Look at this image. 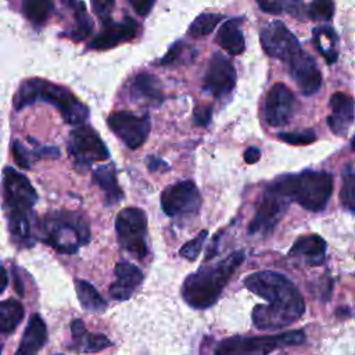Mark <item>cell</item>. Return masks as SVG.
<instances>
[{
    "label": "cell",
    "instance_id": "cell-30",
    "mask_svg": "<svg viewBox=\"0 0 355 355\" xmlns=\"http://www.w3.org/2000/svg\"><path fill=\"white\" fill-rule=\"evenodd\" d=\"M71 6L73 7V11H75V26L69 32V36L73 40L80 42L92 33L93 24L90 17L86 12V7L83 3H71Z\"/></svg>",
    "mask_w": 355,
    "mask_h": 355
},
{
    "label": "cell",
    "instance_id": "cell-40",
    "mask_svg": "<svg viewBox=\"0 0 355 355\" xmlns=\"http://www.w3.org/2000/svg\"><path fill=\"white\" fill-rule=\"evenodd\" d=\"M212 116V107L211 105H200L194 110V122L198 126H207Z\"/></svg>",
    "mask_w": 355,
    "mask_h": 355
},
{
    "label": "cell",
    "instance_id": "cell-8",
    "mask_svg": "<svg viewBox=\"0 0 355 355\" xmlns=\"http://www.w3.org/2000/svg\"><path fill=\"white\" fill-rule=\"evenodd\" d=\"M68 153L76 166L89 168L93 162L108 158V150L97 132L87 125H80L71 130L68 139Z\"/></svg>",
    "mask_w": 355,
    "mask_h": 355
},
{
    "label": "cell",
    "instance_id": "cell-20",
    "mask_svg": "<svg viewBox=\"0 0 355 355\" xmlns=\"http://www.w3.org/2000/svg\"><path fill=\"white\" fill-rule=\"evenodd\" d=\"M115 276V282L110 286V295L118 301L130 298L143 280V272L136 265L126 261L116 263Z\"/></svg>",
    "mask_w": 355,
    "mask_h": 355
},
{
    "label": "cell",
    "instance_id": "cell-1",
    "mask_svg": "<svg viewBox=\"0 0 355 355\" xmlns=\"http://www.w3.org/2000/svg\"><path fill=\"white\" fill-rule=\"evenodd\" d=\"M244 286L268 301V305H257L252 311V322L261 330L290 326L305 311L301 293L282 273L273 270L255 272L244 279Z\"/></svg>",
    "mask_w": 355,
    "mask_h": 355
},
{
    "label": "cell",
    "instance_id": "cell-4",
    "mask_svg": "<svg viewBox=\"0 0 355 355\" xmlns=\"http://www.w3.org/2000/svg\"><path fill=\"white\" fill-rule=\"evenodd\" d=\"M268 189L276 194L298 202L302 208L318 212L322 211L333 191V178L324 171H302L295 175L280 176Z\"/></svg>",
    "mask_w": 355,
    "mask_h": 355
},
{
    "label": "cell",
    "instance_id": "cell-18",
    "mask_svg": "<svg viewBox=\"0 0 355 355\" xmlns=\"http://www.w3.org/2000/svg\"><path fill=\"white\" fill-rule=\"evenodd\" d=\"M331 112L327 118L329 128L337 136H345L355 118V101L351 96L337 92L330 97Z\"/></svg>",
    "mask_w": 355,
    "mask_h": 355
},
{
    "label": "cell",
    "instance_id": "cell-38",
    "mask_svg": "<svg viewBox=\"0 0 355 355\" xmlns=\"http://www.w3.org/2000/svg\"><path fill=\"white\" fill-rule=\"evenodd\" d=\"M93 10L96 12V15L101 19L103 24L111 21V11L115 6L114 1H107V0H96L92 3Z\"/></svg>",
    "mask_w": 355,
    "mask_h": 355
},
{
    "label": "cell",
    "instance_id": "cell-13",
    "mask_svg": "<svg viewBox=\"0 0 355 355\" xmlns=\"http://www.w3.org/2000/svg\"><path fill=\"white\" fill-rule=\"evenodd\" d=\"M236 86V71L227 57L215 53L204 76V90L216 98L227 97Z\"/></svg>",
    "mask_w": 355,
    "mask_h": 355
},
{
    "label": "cell",
    "instance_id": "cell-31",
    "mask_svg": "<svg viewBox=\"0 0 355 355\" xmlns=\"http://www.w3.org/2000/svg\"><path fill=\"white\" fill-rule=\"evenodd\" d=\"M223 15L222 14H216V12H202L200 14L189 26L187 33L193 37H201V36H207L209 35L216 25L222 21Z\"/></svg>",
    "mask_w": 355,
    "mask_h": 355
},
{
    "label": "cell",
    "instance_id": "cell-44",
    "mask_svg": "<svg viewBox=\"0 0 355 355\" xmlns=\"http://www.w3.org/2000/svg\"><path fill=\"white\" fill-rule=\"evenodd\" d=\"M7 283H8V277H7V272L6 269L0 265V294L6 290L7 287Z\"/></svg>",
    "mask_w": 355,
    "mask_h": 355
},
{
    "label": "cell",
    "instance_id": "cell-23",
    "mask_svg": "<svg viewBox=\"0 0 355 355\" xmlns=\"http://www.w3.org/2000/svg\"><path fill=\"white\" fill-rule=\"evenodd\" d=\"M93 182L104 193L107 205H114L122 200L123 193L118 184L115 169L112 165H101L96 168L93 172Z\"/></svg>",
    "mask_w": 355,
    "mask_h": 355
},
{
    "label": "cell",
    "instance_id": "cell-16",
    "mask_svg": "<svg viewBox=\"0 0 355 355\" xmlns=\"http://www.w3.org/2000/svg\"><path fill=\"white\" fill-rule=\"evenodd\" d=\"M288 71L302 94L316 93L322 85V73L315 60L302 49L290 58Z\"/></svg>",
    "mask_w": 355,
    "mask_h": 355
},
{
    "label": "cell",
    "instance_id": "cell-2",
    "mask_svg": "<svg viewBox=\"0 0 355 355\" xmlns=\"http://www.w3.org/2000/svg\"><path fill=\"white\" fill-rule=\"evenodd\" d=\"M244 258V251L239 250L218 263L212 266H202L196 273L189 275L182 286L183 300L197 309L214 305Z\"/></svg>",
    "mask_w": 355,
    "mask_h": 355
},
{
    "label": "cell",
    "instance_id": "cell-46",
    "mask_svg": "<svg viewBox=\"0 0 355 355\" xmlns=\"http://www.w3.org/2000/svg\"><path fill=\"white\" fill-rule=\"evenodd\" d=\"M351 146H352V150L355 151V136L352 137V140H351Z\"/></svg>",
    "mask_w": 355,
    "mask_h": 355
},
{
    "label": "cell",
    "instance_id": "cell-11",
    "mask_svg": "<svg viewBox=\"0 0 355 355\" xmlns=\"http://www.w3.org/2000/svg\"><path fill=\"white\" fill-rule=\"evenodd\" d=\"M201 205V196L191 180H182L168 186L161 194V207L168 216L194 214Z\"/></svg>",
    "mask_w": 355,
    "mask_h": 355
},
{
    "label": "cell",
    "instance_id": "cell-43",
    "mask_svg": "<svg viewBox=\"0 0 355 355\" xmlns=\"http://www.w3.org/2000/svg\"><path fill=\"white\" fill-rule=\"evenodd\" d=\"M261 158V150L258 147H248L244 151V161L247 164H255Z\"/></svg>",
    "mask_w": 355,
    "mask_h": 355
},
{
    "label": "cell",
    "instance_id": "cell-28",
    "mask_svg": "<svg viewBox=\"0 0 355 355\" xmlns=\"http://www.w3.org/2000/svg\"><path fill=\"white\" fill-rule=\"evenodd\" d=\"M24 318V306L17 300L0 302V334H8L15 330Z\"/></svg>",
    "mask_w": 355,
    "mask_h": 355
},
{
    "label": "cell",
    "instance_id": "cell-27",
    "mask_svg": "<svg viewBox=\"0 0 355 355\" xmlns=\"http://www.w3.org/2000/svg\"><path fill=\"white\" fill-rule=\"evenodd\" d=\"M75 288L80 305L89 312H103L107 308L105 300L98 294V291L86 280H75Z\"/></svg>",
    "mask_w": 355,
    "mask_h": 355
},
{
    "label": "cell",
    "instance_id": "cell-10",
    "mask_svg": "<svg viewBox=\"0 0 355 355\" xmlns=\"http://www.w3.org/2000/svg\"><path fill=\"white\" fill-rule=\"evenodd\" d=\"M108 128L129 148L140 147L148 137L151 122L147 114L135 115L126 111H115L107 118Z\"/></svg>",
    "mask_w": 355,
    "mask_h": 355
},
{
    "label": "cell",
    "instance_id": "cell-45",
    "mask_svg": "<svg viewBox=\"0 0 355 355\" xmlns=\"http://www.w3.org/2000/svg\"><path fill=\"white\" fill-rule=\"evenodd\" d=\"M159 165H165V164L161 161V158H157V157H150V158H148V168H150L151 171L158 169Z\"/></svg>",
    "mask_w": 355,
    "mask_h": 355
},
{
    "label": "cell",
    "instance_id": "cell-21",
    "mask_svg": "<svg viewBox=\"0 0 355 355\" xmlns=\"http://www.w3.org/2000/svg\"><path fill=\"white\" fill-rule=\"evenodd\" d=\"M47 340V329L39 315H32L15 355H36Z\"/></svg>",
    "mask_w": 355,
    "mask_h": 355
},
{
    "label": "cell",
    "instance_id": "cell-29",
    "mask_svg": "<svg viewBox=\"0 0 355 355\" xmlns=\"http://www.w3.org/2000/svg\"><path fill=\"white\" fill-rule=\"evenodd\" d=\"M8 230L12 239L25 245H32V233H31V222L28 214H17L8 212Z\"/></svg>",
    "mask_w": 355,
    "mask_h": 355
},
{
    "label": "cell",
    "instance_id": "cell-25",
    "mask_svg": "<svg viewBox=\"0 0 355 355\" xmlns=\"http://www.w3.org/2000/svg\"><path fill=\"white\" fill-rule=\"evenodd\" d=\"M216 42L229 54H241L245 49V42L240 29V21L234 18L223 22L216 33Z\"/></svg>",
    "mask_w": 355,
    "mask_h": 355
},
{
    "label": "cell",
    "instance_id": "cell-22",
    "mask_svg": "<svg viewBox=\"0 0 355 355\" xmlns=\"http://www.w3.org/2000/svg\"><path fill=\"white\" fill-rule=\"evenodd\" d=\"M71 331L73 337L72 348L83 352H94L101 351L111 345V341L104 334L87 333L82 320L76 319L71 323Z\"/></svg>",
    "mask_w": 355,
    "mask_h": 355
},
{
    "label": "cell",
    "instance_id": "cell-39",
    "mask_svg": "<svg viewBox=\"0 0 355 355\" xmlns=\"http://www.w3.org/2000/svg\"><path fill=\"white\" fill-rule=\"evenodd\" d=\"M183 50H184V46H183L182 42L173 43V44L169 47L168 53L159 60V64H161V65H171V64H175V62L182 57Z\"/></svg>",
    "mask_w": 355,
    "mask_h": 355
},
{
    "label": "cell",
    "instance_id": "cell-7",
    "mask_svg": "<svg viewBox=\"0 0 355 355\" xmlns=\"http://www.w3.org/2000/svg\"><path fill=\"white\" fill-rule=\"evenodd\" d=\"M115 229L123 250L136 258H144L148 254L147 216L143 209L129 207L119 211L115 218Z\"/></svg>",
    "mask_w": 355,
    "mask_h": 355
},
{
    "label": "cell",
    "instance_id": "cell-24",
    "mask_svg": "<svg viewBox=\"0 0 355 355\" xmlns=\"http://www.w3.org/2000/svg\"><path fill=\"white\" fill-rule=\"evenodd\" d=\"M326 251V243L319 234H305L295 240L290 254H298L306 259L311 265H319L323 262Z\"/></svg>",
    "mask_w": 355,
    "mask_h": 355
},
{
    "label": "cell",
    "instance_id": "cell-33",
    "mask_svg": "<svg viewBox=\"0 0 355 355\" xmlns=\"http://www.w3.org/2000/svg\"><path fill=\"white\" fill-rule=\"evenodd\" d=\"M340 200L343 207L349 211H355V171H347L343 175Z\"/></svg>",
    "mask_w": 355,
    "mask_h": 355
},
{
    "label": "cell",
    "instance_id": "cell-14",
    "mask_svg": "<svg viewBox=\"0 0 355 355\" xmlns=\"http://www.w3.org/2000/svg\"><path fill=\"white\" fill-rule=\"evenodd\" d=\"M287 207H288L287 198L276 194L275 191L266 187L257 207L255 215L250 223L248 232L251 234L270 233L273 227L277 225V222L282 219V216L284 215Z\"/></svg>",
    "mask_w": 355,
    "mask_h": 355
},
{
    "label": "cell",
    "instance_id": "cell-3",
    "mask_svg": "<svg viewBox=\"0 0 355 355\" xmlns=\"http://www.w3.org/2000/svg\"><path fill=\"white\" fill-rule=\"evenodd\" d=\"M36 101H44L55 107L67 123L80 125L89 118V108L67 87L40 78L24 80L15 93L14 108L21 111Z\"/></svg>",
    "mask_w": 355,
    "mask_h": 355
},
{
    "label": "cell",
    "instance_id": "cell-17",
    "mask_svg": "<svg viewBox=\"0 0 355 355\" xmlns=\"http://www.w3.org/2000/svg\"><path fill=\"white\" fill-rule=\"evenodd\" d=\"M104 25V29L90 42L89 47L94 50H107L119 43L132 40L139 31L137 22L130 18L125 17L121 22L108 21Z\"/></svg>",
    "mask_w": 355,
    "mask_h": 355
},
{
    "label": "cell",
    "instance_id": "cell-36",
    "mask_svg": "<svg viewBox=\"0 0 355 355\" xmlns=\"http://www.w3.org/2000/svg\"><path fill=\"white\" fill-rule=\"evenodd\" d=\"M207 234L208 232L207 230H202L198 233V236H196L193 240L187 241L182 248H180V255L189 261H194L197 258V255L200 254L201 248H202V244L207 239Z\"/></svg>",
    "mask_w": 355,
    "mask_h": 355
},
{
    "label": "cell",
    "instance_id": "cell-42",
    "mask_svg": "<svg viewBox=\"0 0 355 355\" xmlns=\"http://www.w3.org/2000/svg\"><path fill=\"white\" fill-rule=\"evenodd\" d=\"M130 6L135 8V11L140 15H147L150 12V10L153 8L154 6V1H147V0H143V1H135V0H130L129 1Z\"/></svg>",
    "mask_w": 355,
    "mask_h": 355
},
{
    "label": "cell",
    "instance_id": "cell-47",
    "mask_svg": "<svg viewBox=\"0 0 355 355\" xmlns=\"http://www.w3.org/2000/svg\"><path fill=\"white\" fill-rule=\"evenodd\" d=\"M1 348H3V345H1V344H0V354H1Z\"/></svg>",
    "mask_w": 355,
    "mask_h": 355
},
{
    "label": "cell",
    "instance_id": "cell-37",
    "mask_svg": "<svg viewBox=\"0 0 355 355\" xmlns=\"http://www.w3.org/2000/svg\"><path fill=\"white\" fill-rule=\"evenodd\" d=\"M12 154H14V159H15L17 165L21 166V168H25V169L31 168L32 159H35L33 153H29L21 141H14Z\"/></svg>",
    "mask_w": 355,
    "mask_h": 355
},
{
    "label": "cell",
    "instance_id": "cell-32",
    "mask_svg": "<svg viewBox=\"0 0 355 355\" xmlns=\"http://www.w3.org/2000/svg\"><path fill=\"white\" fill-rule=\"evenodd\" d=\"M51 10H53L51 1H24L22 3L24 15L33 25L44 24L46 19L49 18Z\"/></svg>",
    "mask_w": 355,
    "mask_h": 355
},
{
    "label": "cell",
    "instance_id": "cell-9",
    "mask_svg": "<svg viewBox=\"0 0 355 355\" xmlns=\"http://www.w3.org/2000/svg\"><path fill=\"white\" fill-rule=\"evenodd\" d=\"M3 189L8 212L29 214L37 201V193L28 178L11 166H6L3 171Z\"/></svg>",
    "mask_w": 355,
    "mask_h": 355
},
{
    "label": "cell",
    "instance_id": "cell-41",
    "mask_svg": "<svg viewBox=\"0 0 355 355\" xmlns=\"http://www.w3.org/2000/svg\"><path fill=\"white\" fill-rule=\"evenodd\" d=\"M258 6L272 14H280L284 11V1H258Z\"/></svg>",
    "mask_w": 355,
    "mask_h": 355
},
{
    "label": "cell",
    "instance_id": "cell-15",
    "mask_svg": "<svg viewBox=\"0 0 355 355\" xmlns=\"http://www.w3.org/2000/svg\"><path fill=\"white\" fill-rule=\"evenodd\" d=\"M295 98L293 92L284 83H276L270 87L265 100V119L270 126H283L293 118Z\"/></svg>",
    "mask_w": 355,
    "mask_h": 355
},
{
    "label": "cell",
    "instance_id": "cell-5",
    "mask_svg": "<svg viewBox=\"0 0 355 355\" xmlns=\"http://www.w3.org/2000/svg\"><path fill=\"white\" fill-rule=\"evenodd\" d=\"M40 239L58 252L72 254L90 240V227L78 212L55 211L42 219Z\"/></svg>",
    "mask_w": 355,
    "mask_h": 355
},
{
    "label": "cell",
    "instance_id": "cell-35",
    "mask_svg": "<svg viewBox=\"0 0 355 355\" xmlns=\"http://www.w3.org/2000/svg\"><path fill=\"white\" fill-rule=\"evenodd\" d=\"M279 139L290 143V144H311L312 141L316 140L315 132L312 129H305V130H300V132H280Z\"/></svg>",
    "mask_w": 355,
    "mask_h": 355
},
{
    "label": "cell",
    "instance_id": "cell-26",
    "mask_svg": "<svg viewBox=\"0 0 355 355\" xmlns=\"http://www.w3.org/2000/svg\"><path fill=\"white\" fill-rule=\"evenodd\" d=\"M313 42L318 51L324 57L327 64H333L337 60V35L331 26L319 25L313 28Z\"/></svg>",
    "mask_w": 355,
    "mask_h": 355
},
{
    "label": "cell",
    "instance_id": "cell-19",
    "mask_svg": "<svg viewBox=\"0 0 355 355\" xmlns=\"http://www.w3.org/2000/svg\"><path fill=\"white\" fill-rule=\"evenodd\" d=\"M129 98L137 103H144L148 105H159L162 103V86L157 76L141 72L137 73L128 85Z\"/></svg>",
    "mask_w": 355,
    "mask_h": 355
},
{
    "label": "cell",
    "instance_id": "cell-6",
    "mask_svg": "<svg viewBox=\"0 0 355 355\" xmlns=\"http://www.w3.org/2000/svg\"><path fill=\"white\" fill-rule=\"evenodd\" d=\"M305 340L301 330L259 337H229L219 343L215 355H266L277 347L297 345Z\"/></svg>",
    "mask_w": 355,
    "mask_h": 355
},
{
    "label": "cell",
    "instance_id": "cell-34",
    "mask_svg": "<svg viewBox=\"0 0 355 355\" xmlns=\"http://www.w3.org/2000/svg\"><path fill=\"white\" fill-rule=\"evenodd\" d=\"M334 4L331 1H312L306 8V17L315 21H329L333 15Z\"/></svg>",
    "mask_w": 355,
    "mask_h": 355
},
{
    "label": "cell",
    "instance_id": "cell-12",
    "mask_svg": "<svg viewBox=\"0 0 355 355\" xmlns=\"http://www.w3.org/2000/svg\"><path fill=\"white\" fill-rule=\"evenodd\" d=\"M259 39L268 55L286 62L301 50L297 37L282 21H270L266 24L261 31Z\"/></svg>",
    "mask_w": 355,
    "mask_h": 355
}]
</instances>
